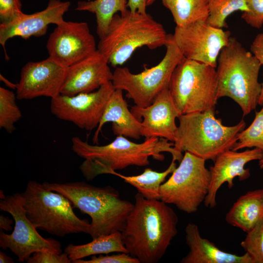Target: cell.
I'll return each mask as SVG.
<instances>
[{
	"label": "cell",
	"instance_id": "obj_1",
	"mask_svg": "<svg viewBox=\"0 0 263 263\" xmlns=\"http://www.w3.org/2000/svg\"><path fill=\"white\" fill-rule=\"evenodd\" d=\"M133 207L121 234L128 253L140 263H156L177 233L176 212L161 200L135 195Z\"/></svg>",
	"mask_w": 263,
	"mask_h": 263
},
{
	"label": "cell",
	"instance_id": "obj_2",
	"mask_svg": "<svg viewBox=\"0 0 263 263\" xmlns=\"http://www.w3.org/2000/svg\"><path fill=\"white\" fill-rule=\"evenodd\" d=\"M72 150L84 159L79 169L88 181L130 166H148L150 157L163 161L164 152L170 153L172 160L179 162L183 157L182 153L175 149L173 142L163 138L145 139L143 142L137 143L126 137L117 136L107 145L98 146L91 145L75 136L72 139Z\"/></svg>",
	"mask_w": 263,
	"mask_h": 263
},
{
	"label": "cell",
	"instance_id": "obj_3",
	"mask_svg": "<svg viewBox=\"0 0 263 263\" xmlns=\"http://www.w3.org/2000/svg\"><path fill=\"white\" fill-rule=\"evenodd\" d=\"M42 184L47 189L65 196L73 207L90 217L89 235L92 239L121 232L133 207V204L122 199L119 191L110 186L97 187L83 181Z\"/></svg>",
	"mask_w": 263,
	"mask_h": 263
},
{
	"label": "cell",
	"instance_id": "obj_4",
	"mask_svg": "<svg viewBox=\"0 0 263 263\" xmlns=\"http://www.w3.org/2000/svg\"><path fill=\"white\" fill-rule=\"evenodd\" d=\"M261 64L234 37L221 50L217 59V98L227 97L241 108L243 116L259 104L262 84L258 77Z\"/></svg>",
	"mask_w": 263,
	"mask_h": 263
},
{
	"label": "cell",
	"instance_id": "obj_5",
	"mask_svg": "<svg viewBox=\"0 0 263 263\" xmlns=\"http://www.w3.org/2000/svg\"><path fill=\"white\" fill-rule=\"evenodd\" d=\"M168 37L163 26L150 15L128 9L124 15H114L107 34L99 39L97 49L116 67L141 47L155 49L165 46Z\"/></svg>",
	"mask_w": 263,
	"mask_h": 263
},
{
	"label": "cell",
	"instance_id": "obj_6",
	"mask_svg": "<svg viewBox=\"0 0 263 263\" xmlns=\"http://www.w3.org/2000/svg\"><path fill=\"white\" fill-rule=\"evenodd\" d=\"M214 110L181 114L173 142L176 150L214 161L221 153L231 150L239 132L245 127L242 119L232 126L215 117Z\"/></svg>",
	"mask_w": 263,
	"mask_h": 263
},
{
	"label": "cell",
	"instance_id": "obj_7",
	"mask_svg": "<svg viewBox=\"0 0 263 263\" xmlns=\"http://www.w3.org/2000/svg\"><path fill=\"white\" fill-rule=\"evenodd\" d=\"M20 196L27 216L37 228L61 237L81 232L89 234L90 223L79 218L70 201L61 193L30 181Z\"/></svg>",
	"mask_w": 263,
	"mask_h": 263
},
{
	"label": "cell",
	"instance_id": "obj_8",
	"mask_svg": "<svg viewBox=\"0 0 263 263\" xmlns=\"http://www.w3.org/2000/svg\"><path fill=\"white\" fill-rule=\"evenodd\" d=\"M217 87L216 68L185 58L175 69L169 90L181 115L215 110Z\"/></svg>",
	"mask_w": 263,
	"mask_h": 263
},
{
	"label": "cell",
	"instance_id": "obj_9",
	"mask_svg": "<svg viewBox=\"0 0 263 263\" xmlns=\"http://www.w3.org/2000/svg\"><path fill=\"white\" fill-rule=\"evenodd\" d=\"M165 46V56L155 66L145 68L138 74L131 73L127 67H119L113 72L112 82L114 89L125 91L126 96L139 107L150 105L162 91L169 89L175 69L185 58L172 34H168Z\"/></svg>",
	"mask_w": 263,
	"mask_h": 263
},
{
	"label": "cell",
	"instance_id": "obj_10",
	"mask_svg": "<svg viewBox=\"0 0 263 263\" xmlns=\"http://www.w3.org/2000/svg\"><path fill=\"white\" fill-rule=\"evenodd\" d=\"M206 160L189 152L160 187V200L182 211L191 214L198 210L207 196L211 180Z\"/></svg>",
	"mask_w": 263,
	"mask_h": 263
},
{
	"label": "cell",
	"instance_id": "obj_11",
	"mask_svg": "<svg viewBox=\"0 0 263 263\" xmlns=\"http://www.w3.org/2000/svg\"><path fill=\"white\" fill-rule=\"evenodd\" d=\"M0 209L11 215L15 222L13 231L10 234L1 231L0 247L9 249L24 262L35 252L47 251L60 254L61 243L52 238H45L38 232L37 228L28 218L23 206L20 193L5 196L0 199Z\"/></svg>",
	"mask_w": 263,
	"mask_h": 263
},
{
	"label": "cell",
	"instance_id": "obj_12",
	"mask_svg": "<svg viewBox=\"0 0 263 263\" xmlns=\"http://www.w3.org/2000/svg\"><path fill=\"white\" fill-rule=\"evenodd\" d=\"M114 90L111 81L92 92L73 95L60 94L51 99V112L57 118L71 122L81 129L93 130L97 128Z\"/></svg>",
	"mask_w": 263,
	"mask_h": 263
},
{
	"label": "cell",
	"instance_id": "obj_13",
	"mask_svg": "<svg viewBox=\"0 0 263 263\" xmlns=\"http://www.w3.org/2000/svg\"><path fill=\"white\" fill-rule=\"evenodd\" d=\"M173 38L185 58L214 68L222 49L231 38L229 31L198 21L185 27L176 26Z\"/></svg>",
	"mask_w": 263,
	"mask_h": 263
},
{
	"label": "cell",
	"instance_id": "obj_14",
	"mask_svg": "<svg viewBox=\"0 0 263 263\" xmlns=\"http://www.w3.org/2000/svg\"><path fill=\"white\" fill-rule=\"evenodd\" d=\"M50 57L65 68L97 50L94 36L85 22L67 21L56 25L47 41Z\"/></svg>",
	"mask_w": 263,
	"mask_h": 263
},
{
	"label": "cell",
	"instance_id": "obj_15",
	"mask_svg": "<svg viewBox=\"0 0 263 263\" xmlns=\"http://www.w3.org/2000/svg\"><path fill=\"white\" fill-rule=\"evenodd\" d=\"M66 69L50 57L28 62L22 67L16 85L17 99L56 97L60 94Z\"/></svg>",
	"mask_w": 263,
	"mask_h": 263
},
{
	"label": "cell",
	"instance_id": "obj_16",
	"mask_svg": "<svg viewBox=\"0 0 263 263\" xmlns=\"http://www.w3.org/2000/svg\"><path fill=\"white\" fill-rule=\"evenodd\" d=\"M131 112L141 121V135L148 139L163 138L173 142L177 129L175 120L181 115L169 89L162 91L150 105L144 108L132 106Z\"/></svg>",
	"mask_w": 263,
	"mask_h": 263
},
{
	"label": "cell",
	"instance_id": "obj_17",
	"mask_svg": "<svg viewBox=\"0 0 263 263\" xmlns=\"http://www.w3.org/2000/svg\"><path fill=\"white\" fill-rule=\"evenodd\" d=\"M263 158V152L254 148L243 151L226 150L219 154L209 168L211 180L208 194L204 201L206 207H216V195L220 187L227 183L229 188L234 186V179L238 177L240 181L248 179L250 169L245 168V165L252 161L260 160Z\"/></svg>",
	"mask_w": 263,
	"mask_h": 263
},
{
	"label": "cell",
	"instance_id": "obj_18",
	"mask_svg": "<svg viewBox=\"0 0 263 263\" xmlns=\"http://www.w3.org/2000/svg\"><path fill=\"white\" fill-rule=\"evenodd\" d=\"M106 57L97 49L66 69L60 94L73 95L90 93L112 81L113 73Z\"/></svg>",
	"mask_w": 263,
	"mask_h": 263
},
{
	"label": "cell",
	"instance_id": "obj_19",
	"mask_svg": "<svg viewBox=\"0 0 263 263\" xmlns=\"http://www.w3.org/2000/svg\"><path fill=\"white\" fill-rule=\"evenodd\" d=\"M70 2L60 0H49L44 10L32 14L24 13L11 22L0 24V43L4 47L6 41L15 37L27 39L46 34L48 25H56L64 20L63 16Z\"/></svg>",
	"mask_w": 263,
	"mask_h": 263
},
{
	"label": "cell",
	"instance_id": "obj_20",
	"mask_svg": "<svg viewBox=\"0 0 263 263\" xmlns=\"http://www.w3.org/2000/svg\"><path fill=\"white\" fill-rule=\"evenodd\" d=\"M185 239L189 252L181 263H254L247 253L237 255L225 252L214 243L203 238L198 226L188 223L185 228Z\"/></svg>",
	"mask_w": 263,
	"mask_h": 263
},
{
	"label": "cell",
	"instance_id": "obj_21",
	"mask_svg": "<svg viewBox=\"0 0 263 263\" xmlns=\"http://www.w3.org/2000/svg\"><path fill=\"white\" fill-rule=\"evenodd\" d=\"M112 122V129L116 136H123L134 139L140 138L141 121L137 119L128 108L123 96V90L115 89L111 95L100 123L93 137L97 143L102 127L107 122Z\"/></svg>",
	"mask_w": 263,
	"mask_h": 263
},
{
	"label": "cell",
	"instance_id": "obj_22",
	"mask_svg": "<svg viewBox=\"0 0 263 263\" xmlns=\"http://www.w3.org/2000/svg\"><path fill=\"white\" fill-rule=\"evenodd\" d=\"M263 217V189L248 191L240 196L225 215L226 222L245 232Z\"/></svg>",
	"mask_w": 263,
	"mask_h": 263
},
{
	"label": "cell",
	"instance_id": "obj_23",
	"mask_svg": "<svg viewBox=\"0 0 263 263\" xmlns=\"http://www.w3.org/2000/svg\"><path fill=\"white\" fill-rule=\"evenodd\" d=\"M64 252L68 254L72 262L98 254L114 252L128 253L123 243L120 231L99 236L83 244H69L65 247Z\"/></svg>",
	"mask_w": 263,
	"mask_h": 263
},
{
	"label": "cell",
	"instance_id": "obj_24",
	"mask_svg": "<svg viewBox=\"0 0 263 263\" xmlns=\"http://www.w3.org/2000/svg\"><path fill=\"white\" fill-rule=\"evenodd\" d=\"M176 168L175 161L172 160L165 171L157 172L150 168H146L140 174L126 176L113 171L110 174L117 176L124 181L135 188L138 192L145 198L151 200H160V187L166 177Z\"/></svg>",
	"mask_w": 263,
	"mask_h": 263
},
{
	"label": "cell",
	"instance_id": "obj_25",
	"mask_svg": "<svg viewBox=\"0 0 263 263\" xmlns=\"http://www.w3.org/2000/svg\"><path fill=\"white\" fill-rule=\"evenodd\" d=\"M127 0H94L79 1L75 10L88 11L96 17V32L99 39L107 33L114 15L120 12L124 15L128 10Z\"/></svg>",
	"mask_w": 263,
	"mask_h": 263
},
{
	"label": "cell",
	"instance_id": "obj_26",
	"mask_svg": "<svg viewBox=\"0 0 263 263\" xmlns=\"http://www.w3.org/2000/svg\"><path fill=\"white\" fill-rule=\"evenodd\" d=\"M171 13L176 26L185 27L198 21H207L208 0H161Z\"/></svg>",
	"mask_w": 263,
	"mask_h": 263
},
{
	"label": "cell",
	"instance_id": "obj_27",
	"mask_svg": "<svg viewBox=\"0 0 263 263\" xmlns=\"http://www.w3.org/2000/svg\"><path fill=\"white\" fill-rule=\"evenodd\" d=\"M208 5L207 22L221 29L227 27L226 19L234 12L248 10L245 0H208Z\"/></svg>",
	"mask_w": 263,
	"mask_h": 263
},
{
	"label": "cell",
	"instance_id": "obj_28",
	"mask_svg": "<svg viewBox=\"0 0 263 263\" xmlns=\"http://www.w3.org/2000/svg\"><path fill=\"white\" fill-rule=\"evenodd\" d=\"M16 99L12 91L0 87V128L9 133L15 130V123L22 117Z\"/></svg>",
	"mask_w": 263,
	"mask_h": 263
},
{
	"label": "cell",
	"instance_id": "obj_29",
	"mask_svg": "<svg viewBox=\"0 0 263 263\" xmlns=\"http://www.w3.org/2000/svg\"><path fill=\"white\" fill-rule=\"evenodd\" d=\"M262 109L256 113L250 125L239 132L237 141L231 149L238 151L246 148H258L263 152V105Z\"/></svg>",
	"mask_w": 263,
	"mask_h": 263
},
{
	"label": "cell",
	"instance_id": "obj_30",
	"mask_svg": "<svg viewBox=\"0 0 263 263\" xmlns=\"http://www.w3.org/2000/svg\"><path fill=\"white\" fill-rule=\"evenodd\" d=\"M240 244L254 263H263V217L247 232Z\"/></svg>",
	"mask_w": 263,
	"mask_h": 263
},
{
	"label": "cell",
	"instance_id": "obj_31",
	"mask_svg": "<svg viewBox=\"0 0 263 263\" xmlns=\"http://www.w3.org/2000/svg\"><path fill=\"white\" fill-rule=\"evenodd\" d=\"M248 10L241 18L250 26L260 29L263 25V0H245Z\"/></svg>",
	"mask_w": 263,
	"mask_h": 263
},
{
	"label": "cell",
	"instance_id": "obj_32",
	"mask_svg": "<svg viewBox=\"0 0 263 263\" xmlns=\"http://www.w3.org/2000/svg\"><path fill=\"white\" fill-rule=\"evenodd\" d=\"M23 13L20 0H0V24L11 22Z\"/></svg>",
	"mask_w": 263,
	"mask_h": 263
},
{
	"label": "cell",
	"instance_id": "obj_33",
	"mask_svg": "<svg viewBox=\"0 0 263 263\" xmlns=\"http://www.w3.org/2000/svg\"><path fill=\"white\" fill-rule=\"evenodd\" d=\"M74 263H140L139 260L129 253H118L116 254L103 256L102 254L98 257L92 256L88 260L79 259L73 261Z\"/></svg>",
	"mask_w": 263,
	"mask_h": 263
},
{
	"label": "cell",
	"instance_id": "obj_34",
	"mask_svg": "<svg viewBox=\"0 0 263 263\" xmlns=\"http://www.w3.org/2000/svg\"><path fill=\"white\" fill-rule=\"evenodd\" d=\"M28 263H70L71 260L68 254H56L47 251H40L33 253L26 261Z\"/></svg>",
	"mask_w": 263,
	"mask_h": 263
},
{
	"label": "cell",
	"instance_id": "obj_35",
	"mask_svg": "<svg viewBox=\"0 0 263 263\" xmlns=\"http://www.w3.org/2000/svg\"><path fill=\"white\" fill-rule=\"evenodd\" d=\"M250 51L252 54L259 60L262 65H263V33L258 34L250 46ZM262 90L259 101V105H263V81Z\"/></svg>",
	"mask_w": 263,
	"mask_h": 263
},
{
	"label": "cell",
	"instance_id": "obj_36",
	"mask_svg": "<svg viewBox=\"0 0 263 263\" xmlns=\"http://www.w3.org/2000/svg\"><path fill=\"white\" fill-rule=\"evenodd\" d=\"M148 0H127V6L132 12L146 14Z\"/></svg>",
	"mask_w": 263,
	"mask_h": 263
},
{
	"label": "cell",
	"instance_id": "obj_37",
	"mask_svg": "<svg viewBox=\"0 0 263 263\" xmlns=\"http://www.w3.org/2000/svg\"><path fill=\"white\" fill-rule=\"evenodd\" d=\"M13 221L8 217H5L3 215L0 216V227L1 229H4L6 231H11L12 230V225Z\"/></svg>",
	"mask_w": 263,
	"mask_h": 263
},
{
	"label": "cell",
	"instance_id": "obj_38",
	"mask_svg": "<svg viewBox=\"0 0 263 263\" xmlns=\"http://www.w3.org/2000/svg\"><path fill=\"white\" fill-rule=\"evenodd\" d=\"M0 263H14V261L12 258L7 256L5 253L0 251Z\"/></svg>",
	"mask_w": 263,
	"mask_h": 263
},
{
	"label": "cell",
	"instance_id": "obj_39",
	"mask_svg": "<svg viewBox=\"0 0 263 263\" xmlns=\"http://www.w3.org/2000/svg\"><path fill=\"white\" fill-rule=\"evenodd\" d=\"M155 1H156V0H148V1H147V6H148L151 5Z\"/></svg>",
	"mask_w": 263,
	"mask_h": 263
},
{
	"label": "cell",
	"instance_id": "obj_40",
	"mask_svg": "<svg viewBox=\"0 0 263 263\" xmlns=\"http://www.w3.org/2000/svg\"><path fill=\"white\" fill-rule=\"evenodd\" d=\"M259 166L261 169H263V158L259 160Z\"/></svg>",
	"mask_w": 263,
	"mask_h": 263
}]
</instances>
